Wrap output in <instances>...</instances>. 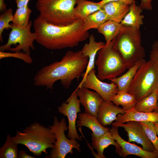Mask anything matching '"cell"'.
Listing matches in <instances>:
<instances>
[{
	"label": "cell",
	"mask_w": 158,
	"mask_h": 158,
	"mask_svg": "<svg viewBox=\"0 0 158 158\" xmlns=\"http://www.w3.org/2000/svg\"><path fill=\"white\" fill-rule=\"evenodd\" d=\"M88 61V57L83 54L81 50L68 51L60 61L39 70L34 76L33 84L36 86L44 87L51 91L54 83L60 80L63 87L68 89L73 80H78L82 76Z\"/></svg>",
	"instance_id": "cell-1"
},
{
	"label": "cell",
	"mask_w": 158,
	"mask_h": 158,
	"mask_svg": "<svg viewBox=\"0 0 158 158\" xmlns=\"http://www.w3.org/2000/svg\"><path fill=\"white\" fill-rule=\"evenodd\" d=\"M83 21L78 19L70 25L57 26L48 23L39 15L33 23L36 35L35 41L45 48L51 50L76 46L89 36L88 31L84 30Z\"/></svg>",
	"instance_id": "cell-2"
},
{
	"label": "cell",
	"mask_w": 158,
	"mask_h": 158,
	"mask_svg": "<svg viewBox=\"0 0 158 158\" xmlns=\"http://www.w3.org/2000/svg\"><path fill=\"white\" fill-rule=\"evenodd\" d=\"M12 140L18 144L26 146L35 156L40 157L46 149L54 147L56 137L50 127H45L35 122L22 131L17 130Z\"/></svg>",
	"instance_id": "cell-3"
},
{
	"label": "cell",
	"mask_w": 158,
	"mask_h": 158,
	"mask_svg": "<svg viewBox=\"0 0 158 158\" xmlns=\"http://www.w3.org/2000/svg\"><path fill=\"white\" fill-rule=\"evenodd\" d=\"M141 36L139 29L122 25L119 34L114 39V46L127 69L144 59L145 53L142 45Z\"/></svg>",
	"instance_id": "cell-4"
},
{
	"label": "cell",
	"mask_w": 158,
	"mask_h": 158,
	"mask_svg": "<svg viewBox=\"0 0 158 158\" xmlns=\"http://www.w3.org/2000/svg\"><path fill=\"white\" fill-rule=\"evenodd\" d=\"M80 0H37L36 7L47 23L57 26L70 25L77 19L75 5Z\"/></svg>",
	"instance_id": "cell-5"
},
{
	"label": "cell",
	"mask_w": 158,
	"mask_h": 158,
	"mask_svg": "<svg viewBox=\"0 0 158 158\" xmlns=\"http://www.w3.org/2000/svg\"><path fill=\"white\" fill-rule=\"evenodd\" d=\"M158 89V66L150 59L137 70L128 90L137 102Z\"/></svg>",
	"instance_id": "cell-6"
},
{
	"label": "cell",
	"mask_w": 158,
	"mask_h": 158,
	"mask_svg": "<svg viewBox=\"0 0 158 158\" xmlns=\"http://www.w3.org/2000/svg\"><path fill=\"white\" fill-rule=\"evenodd\" d=\"M114 39L105 44L97 52L95 65L97 66V76L102 80H110L118 77L127 69L121 56L114 46Z\"/></svg>",
	"instance_id": "cell-7"
},
{
	"label": "cell",
	"mask_w": 158,
	"mask_h": 158,
	"mask_svg": "<svg viewBox=\"0 0 158 158\" xmlns=\"http://www.w3.org/2000/svg\"><path fill=\"white\" fill-rule=\"evenodd\" d=\"M53 125L49 126L51 130L54 134L56 141L54 147L51 148L47 158H65L68 153L72 154L73 149H76L80 152L79 142L76 139H70L65 134V131L68 130L65 119L63 118L60 121L56 116L53 117Z\"/></svg>",
	"instance_id": "cell-8"
},
{
	"label": "cell",
	"mask_w": 158,
	"mask_h": 158,
	"mask_svg": "<svg viewBox=\"0 0 158 158\" xmlns=\"http://www.w3.org/2000/svg\"><path fill=\"white\" fill-rule=\"evenodd\" d=\"M32 22L30 21L28 28H20L12 26L8 41L4 45L0 46V51L8 50L11 52L22 51L30 54V49H35L33 42L35 40V33L32 32L30 29Z\"/></svg>",
	"instance_id": "cell-9"
},
{
	"label": "cell",
	"mask_w": 158,
	"mask_h": 158,
	"mask_svg": "<svg viewBox=\"0 0 158 158\" xmlns=\"http://www.w3.org/2000/svg\"><path fill=\"white\" fill-rule=\"evenodd\" d=\"M95 69L90 70L83 79L78 87L82 86L95 91L105 102L111 101L114 96L118 92L116 84L103 82L95 74Z\"/></svg>",
	"instance_id": "cell-10"
},
{
	"label": "cell",
	"mask_w": 158,
	"mask_h": 158,
	"mask_svg": "<svg viewBox=\"0 0 158 158\" xmlns=\"http://www.w3.org/2000/svg\"><path fill=\"white\" fill-rule=\"evenodd\" d=\"M78 97L75 91L66 101L63 102L57 109L59 113L68 118V131L67 137L82 141V139L78 135L76 129L77 113L81 111L80 103Z\"/></svg>",
	"instance_id": "cell-11"
},
{
	"label": "cell",
	"mask_w": 158,
	"mask_h": 158,
	"mask_svg": "<svg viewBox=\"0 0 158 158\" xmlns=\"http://www.w3.org/2000/svg\"><path fill=\"white\" fill-rule=\"evenodd\" d=\"M125 123L113 122L112 126L123 128L127 132L128 142H135L140 144L145 150L151 152L157 151L152 142L145 133L139 122L131 121Z\"/></svg>",
	"instance_id": "cell-12"
},
{
	"label": "cell",
	"mask_w": 158,
	"mask_h": 158,
	"mask_svg": "<svg viewBox=\"0 0 158 158\" xmlns=\"http://www.w3.org/2000/svg\"><path fill=\"white\" fill-rule=\"evenodd\" d=\"M118 128L112 126L109 131L121 148L122 157H125L128 155H133L142 158H158V151L151 152L146 151L142 148L123 139L118 133Z\"/></svg>",
	"instance_id": "cell-13"
},
{
	"label": "cell",
	"mask_w": 158,
	"mask_h": 158,
	"mask_svg": "<svg viewBox=\"0 0 158 158\" xmlns=\"http://www.w3.org/2000/svg\"><path fill=\"white\" fill-rule=\"evenodd\" d=\"M75 91L85 112L97 118L99 108L104 100L102 97L96 92L82 86L78 87Z\"/></svg>",
	"instance_id": "cell-14"
},
{
	"label": "cell",
	"mask_w": 158,
	"mask_h": 158,
	"mask_svg": "<svg viewBox=\"0 0 158 158\" xmlns=\"http://www.w3.org/2000/svg\"><path fill=\"white\" fill-rule=\"evenodd\" d=\"M126 111L116 105L112 101L106 102L104 100L99 107L97 118L103 126L110 125L117 119L119 114H125Z\"/></svg>",
	"instance_id": "cell-15"
},
{
	"label": "cell",
	"mask_w": 158,
	"mask_h": 158,
	"mask_svg": "<svg viewBox=\"0 0 158 158\" xmlns=\"http://www.w3.org/2000/svg\"><path fill=\"white\" fill-rule=\"evenodd\" d=\"M92 145L93 148L97 152L96 158H105L103 154L104 150L111 145H114L116 148V152L120 157L122 156L121 148L115 140L109 130L99 137L97 138L91 134Z\"/></svg>",
	"instance_id": "cell-16"
},
{
	"label": "cell",
	"mask_w": 158,
	"mask_h": 158,
	"mask_svg": "<svg viewBox=\"0 0 158 158\" xmlns=\"http://www.w3.org/2000/svg\"><path fill=\"white\" fill-rule=\"evenodd\" d=\"M117 118L115 122L118 123H125L131 121L157 122H158V112L155 111L150 112L139 111L135 110L134 108L126 111L125 114H118Z\"/></svg>",
	"instance_id": "cell-17"
},
{
	"label": "cell",
	"mask_w": 158,
	"mask_h": 158,
	"mask_svg": "<svg viewBox=\"0 0 158 158\" xmlns=\"http://www.w3.org/2000/svg\"><path fill=\"white\" fill-rule=\"evenodd\" d=\"M130 5L120 1H112L103 5L107 20L120 23L128 13Z\"/></svg>",
	"instance_id": "cell-18"
},
{
	"label": "cell",
	"mask_w": 158,
	"mask_h": 158,
	"mask_svg": "<svg viewBox=\"0 0 158 158\" xmlns=\"http://www.w3.org/2000/svg\"><path fill=\"white\" fill-rule=\"evenodd\" d=\"M77 126L80 127H87L92 131L91 134L98 138L109 130V129L102 126L97 118L85 112L78 114Z\"/></svg>",
	"instance_id": "cell-19"
},
{
	"label": "cell",
	"mask_w": 158,
	"mask_h": 158,
	"mask_svg": "<svg viewBox=\"0 0 158 158\" xmlns=\"http://www.w3.org/2000/svg\"><path fill=\"white\" fill-rule=\"evenodd\" d=\"M105 43L102 42H97L94 36L91 34L89 36V42L86 43L81 49L82 53L89 58L88 63L86 69L82 76L85 77L91 70L95 69L96 56L98 51L103 47Z\"/></svg>",
	"instance_id": "cell-20"
},
{
	"label": "cell",
	"mask_w": 158,
	"mask_h": 158,
	"mask_svg": "<svg viewBox=\"0 0 158 158\" xmlns=\"http://www.w3.org/2000/svg\"><path fill=\"white\" fill-rule=\"evenodd\" d=\"M143 9L141 6L134 3L130 5L128 11L120 23L122 25L129 26L139 29L143 24L144 16L141 14Z\"/></svg>",
	"instance_id": "cell-21"
},
{
	"label": "cell",
	"mask_w": 158,
	"mask_h": 158,
	"mask_svg": "<svg viewBox=\"0 0 158 158\" xmlns=\"http://www.w3.org/2000/svg\"><path fill=\"white\" fill-rule=\"evenodd\" d=\"M102 5L86 0H80L74 8L75 15L77 19L84 20L89 15L101 9Z\"/></svg>",
	"instance_id": "cell-22"
},
{
	"label": "cell",
	"mask_w": 158,
	"mask_h": 158,
	"mask_svg": "<svg viewBox=\"0 0 158 158\" xmlns=\"http://www.w3.org/2000/svg\"><path fill=\"white\" fill-rule=\"evenodd\" d=\"M146 61L145 59L140 61L121 76L111 79L110 80L117 86L119 91L127 92L130 84L138 68Z\"/></svg>",
	"instance_id": "cell-23"
},
{
	"label": "cell",
	"mask_w": 158,
	"mask_h": 158,
	"mask_svg": "<svg viewBox=\"0 0 158 158\" xmlns=\"http://www.w3.org/2000/svg\"><path fill=\"white\" fill-rule=\"evenodd\" d=\"M122 25L120 23L108 20L97 29V32L102 34L107 44L116 38L119 34Z\"/></svg>",
	"instance_id": "cell-24"
},
{
	"label": "cell",
	"mask_w": 158,
	"mask_h": 158,
	"mask_svg": "<svg viewBox=\"0 0 158 158\" xmlns=\"http://www.w3.org/2000/svg\"><path fill=\"white\" fill-rule=\"evenodd\" d=\"M158 107V89L137 102L134 108L137 111L145 112L154 111Z\"/></svg>",
	"instance_id": "cell-25"
},
{
	"label": "cell",
	"mask_w": 158,
	"mask_h": 158,
	"mask_svg": "<svg viewBox=\"0 0 158 158\" xmlns=\"http://www.w3.org/2000/svg\"><path fill=\"white\" fill-rule=\"evenodd\" d=\"M32 12L28 5L17 8L13 16L11 25L20 28H27L29 25V20Z\"/></svg>",
	"instance_id": "cell-26"
},
{
	"label": "cell",
	"mask_w": 158,
	"mask_h": 158,
	"mask_svg": "<svg viewBox=\"0 0 158 158\" xmlns=\"http://www.w3.org/2000/svg\"><path fill=\"white\" fill-rule=\"evenodd\" d=\"M111 101L116 105H121L125 111H127L134 107L137 101L135 97L125 91H119Z\"/></svg>",
	"instance_id": "cell-27"
},
{
	"label": "cell",
	"mask_w": 158,
	"mask_h": 158,
	"mask_svg": "<svg viewBox=\"0 0 158 158\" xmlns=\"http://www.w3.org/2000/svg\"><path fill=\"white\" fill-rule=\"evenodd\" d=\"M107 20L106 14L102 8L89 15L84 20V30L88 31L91 29H97L101 25Z\"/></svg>",
	"instance_id": "cell-28"
},
{
	"label": "cell",
	"mask_w": 158,
	"mask_h": 158,
	"mask_svg": "<svg viewBox=\"0 0 158 158\" xmlns=\"http://www.w3.org/2000/svg\"><path fill=\"white\" fill-rule=\"evenodd\" d=\"M18 145L8 134L4 144L0 148V158H18Z\"/></svg>",
	"instance_id": "cell-29"
},
{
	"label": "cell",
	"mask_w": 158,
	"mask_h": 158,
	"mask_svg": "<svg viewBox=\"0 0 158 158\" xmlns=\"http://www.w3.org/2000/svg\"><path fill=\"white\" fill-rule=\"evenodd\" d=\"M139 122L147 137L153 144L155 150L158 151V137L154 123L150 121Z\"/></svg>",
	"instance_id": "cell-30"
},
{
	"label": "cell",
	"mask_w": 158,
	"mask_h": 158,
	"mask_svg": "<svg viewBox=\"0 0 158 158\" xmlns=\"http://www.w3.org/2000/svg\"><path fill=\"white\" fill-rule=\"evenodd\" d=\"M13 15L12 9L9 8L0 16V40L1 42H3L2 33L4 30L12 28V26L9 23L12 21Z\"/></svg>",
	"instance_id": "cell-31"
},
{
	"label": "cell",
	"mask_w": 158,
	"mask_h": 158,
	"mask_svg": "<svg viewBox=\"0 0 158 158\" xmlns=\"http://www.w3.org/2000/svg\"><path fill=\"white\" fill-rule=\"evenodd\" d=\"M14 57L23 60L25 63L31 64L33 60L30 54L23 51L14 52L13 53L0 51V59Z\"/></svg>",
	"instance_id": "cell-32"
},
{
	"label": "cell",
	"mask_w": 158,
	"mask_h": 158,
	"mask_svg": "<svg viewBox=\"0 0 158 158\" xmlns=\"http://www.w3.org/2000/svg\"><path fill=\"white\" fill-rule=\"evenodd\" d=\"M150 58L158 66V39L153 43L151 46Z\"/></svg>",
	"instance_id": "cell-33"
},
{
	"label": "cell",
	"mask_w": 158,
	"mask_h": 158,
	"mask_svg": "<svg viewBox=\"0 0 158 158\" xmlns=\"http://www.w3.org/2000/svg\"><path fill=\"white\" fill-rule=\"evenodd\" d=\"M140 6L143 9L151 11L152 9V0H140Z\"/></svg>",
	"instance_id": "cell-34"
},
{
	"label": "cell",
	"mask_w": 158,
	"mask_h": 158,
	"mask_svg": "<svg viewBox=\"0 0 158 158\" xmlns=\"http://www.w3.org/2000/svg\"><path fill=\"white\" fill-rule=\"evenodd\" d=\"M112 1H120L123 2L129 5L134 3H136L135 0H102L99 2L103 5L109 2Z\"/></svg>",
	"instance_id": "cell-35"
},
{
	"label": "cell",
	"mask_w": 158,
	"mask_h": 158,
	"mask_svg": "<svg viewBox=\"0 0 158 158\" xmlns=\"http://www.w3.org/2000/svg\"><path fill=\"white\" fill-rule=\"evenodd\" d=\"M35 157L30 156L25 151L21 150L18 152V158H35Z\"/></svg>",
	"instance_id": "cell-36"
},
{
	"label": "cell",
	"mask_w": 158,
	"mask_h": 158,
	"mask_svg": "<svg viewBox=\"0 0 158 158\" xmlns=\"http://www.w3.org/2000/svg\"><path fill=\"white\" fill-rule=\"evenodd\" d=\"M30 0H15L17 8H20L28 5Z\"/></svg>",
	"instance_id": "cell-37"
},
{
	"label": "cell",
	"mask_w": 158,
	"mask_h": 158,
	"mask_svg": "<svg viewBox=\"0 0 158 158\" xmlns=\"http://www.w3.org/2000/svg\"><path fill=\"white\" fill-rule=\"evenodd\" d=\"M6 6L4 0H0V11L1 12H5L7 10Z\"/></svg>",
	"instance_id": "cell-38"
},
{
	"label": "cell",
	"mask_w": 158,
	"mask_h": 158,
	"mask_svg": "<svg viewBox=\"0 0 158 158\" xmlns=\"http://www.w3.org/2000/svg\"><path fill=\"white\" fill-rule=\"evenodd\" d=\"M155 130L157 134L158 135V122L154 123Z\"/></svg>",
	"instance_id": "cell-39"
},
{
	"label": "cell",
	"mask_w": 158,
	"mask_h": 158,
	"mask_svg": "<svg viewBox=\"0 0 158 158\" xmlns=\"http://www.w3.org/2000/svg\"><path fill=\"white\" fill-rule=\"evenodd\" d=\"M154 111L158 112V107L157 109Z\"/></svg>",
	"instance_id": "cell-40"
}]
</instances>
